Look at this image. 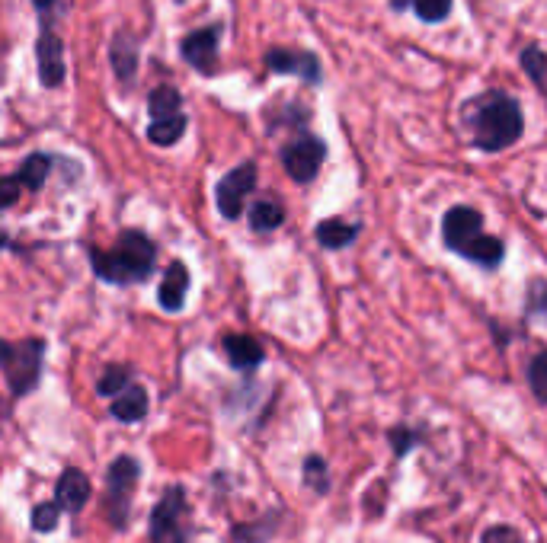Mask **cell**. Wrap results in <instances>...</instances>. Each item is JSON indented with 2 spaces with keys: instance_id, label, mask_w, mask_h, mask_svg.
I'll list each match as a JSON object with an SVG mask.
<instances>
[{
  "instance_id": "cell-26",
  "label": "cell",
  "mask_w": 547,
  "mask_h": 543,
  "mask_svg": "<svg viewBox=\"0 0 547 543\" xmlns=\"http://www.w3.org/2000/svg\"><path fill=\"white\" fill-rule=\"evenodd\" d=\"M528 384H532L535 400L544 403L547 400V355L544 352H538L532 358V365H528Z\"/></svg>"
},
{
  "instance_id": "cell-25",
  "label": "cell",
  "mask_w": 547,
  "mask_h": 543,
  "mask_svg": "<svg viewBox=\"0 0 547 543\" xmlns=\"http://www.w3.org/2000/svg\"><path fill=\"white\" fill-rule=\"evenodd\" d=\"M125 387H128V368L125 365H112L100 377V384H96V393H100V397H116V393H122Z\"/></svg>"
},
{
  "instance_id": "cell-33",
  "label": "cell",
  "mask_w": 547,
  "mask_h": 543,
  "mask_svg": "<svg viewBox=\"0 0 547 543\" xmlns=\"http://www.w3.org/2000/svg\"><path fill=\"white\" fill-rule=\"evenodd\" d=\"M32 4H36L39 10H52V4H55V0H32Z\"/></svg>"
},
{
  "instance_id": "cell-23",
  "label": "cell",
  "mask_w": 547,
  "mask_h": 543,
  "mask_svg": "<svg viewBox=\"0 0 547 543\" xmlns=\"http://www.w3.org/2000/svg\"><path fill=\"white\" fill-rule=\"evenodd\" d=\"M282 221H285V215L276 202H256L250 208V227L256 230V234H269V230L282 227Z\"/></svg>"
},
{
  "instance_id": "cell-7",
  "label": "cell",
  "mask_w": 547,
  "mask_h": 543,
  "mask_svg": "<svg viewBox=\"0 0 547 543\" xmlns=\"http://www.w3.org/2000/svg\"><path fill=\"white\" fill-rule=\"evenodd\" d=\"M138 473H141L138 460H135V457H128V454H122V457L112 460V467H109V473H106V486H109V499H112V505H109V518L116 521V528H122V524H125L128 492H132V486H135V480H138Z\"/></svg>"
},
{
  "instance_id": "cell-3",
  "label": "cell",
  "mask_w": 547,
  "mask_h": 543,
  "mask_svg": "<svg viewBox=\"0 0 547 543\" xmlns=\"http://www.w3.org/2000/svg\"><path fill=\"white\" fill-rule=\"evenodd\" d=\"M42 352L45 342L42 339H23L10 345V358H7V384L16 397H26V393L36 387L39 371H42Z\"/></svg>"
},
{
  "instance_id": "cell-30",
  "label": "cell",
  "mask_w": 547,
  "mask_h": 543,
  "mask_svg": "<svg viewBox=\"0 0 547 543\" xmlns=\"http://www.w3.org/2000/svg\"><path fill=\"white\" fill-rule=\"evenodd\" d=\"M416 441H420V438H416L410 429H391V448H394L397 454H407Z\"/></svg>"
},
{
  "instance_id": "cell-18",
  "label": "cell",
  "mask_w": 547,
  "mask_h": 543,
  "mask_svg": "<svg viewBox=\"0 0 547 543\" xmlns=\"http://www.w3.org/2000/svg\"><path fill=\"white\" fill-rule=\"evenodd\" d=\"M148 112H151V122H160V119H173V115L183 112V96L176 87L164 84V87H154L151 96H148Z\"/></svg>"
},
{
  "instance_id": "cell-27",
  "label": "cell",
  "mask_w": 547,
  "mask_h": 543,
  "mask_svg": "<svg viewBox=\"0 0 547 543\" xmlns=\"http://www.w3.org/2000/svg\"><path fill=\"white\" fill-rule=\"evenodd\" d=\"M304 483H308L314 492H327L330 489L327 464L320 457H308V460H304Z\"/></svg>"
},
{
  "instance_id": "cell-21",
  "label": "cell",
  "mask_w": 547,
  "mask_h": 543,
  "mask_svg": "<svg viewBox=\"0 0 547 543\" xmlns=\"http://www.w3.org/2000/svg\"><path fill=\"white\" fill-rule=\"evenodd\" d=\"M397 10L413 7V13L420 16L423 23H442L448 13H452V0H394Z\"/></svg>"
},
{
  "instance_id": "cell-1",
  "label": "cell",
  "mask_w": 547,
  "mask_h": 543,
  "mask_svg": "<svg viewBox=\"0 0 547 543\" xmlns=\"http://www.w3.org/2000/svg\"><path fill=\"white\" fill-rule=\"evenodd\" d=\"M464 122L471 128L474 144L487 154L512 147L522 138V128H525L522 106L500 90H487L484 96L471 100L468 109H464Z\"/></svg>"
},
{
  "instance_id": "cell-29",
  "label": "cell",
  "mask_w": 547,
  "mask_h": 543,
  "mask_svg": "<svg viewBox=\"0 0 547 543\" xmlns=\"http://www.w3.org/2000/svg\"><path fill=\"white\" fill-rule=\"evenodd\" d=\"M20 183H16V176H0V208H10L20 202Z\"/></svg>"
},
{
  "instance_id": "cell-17",
  "label": "cell",
  "mask_w": 547,
  "mask_h": 543,
  "mask_svg": "<svg viewBox=\"0 0 547 543\" xmlns=\"http://www.w3.org/2000/svg\"><path fill=\"white\" fill-rule=\"evenodd\" d=\"M317 243L327 246V250H343L359 234V224H343L340 218H330V221H320L317 224Z\"/></svg>"
},
{
  "instance_id": "cell-19",
  "label": "cell",
  "mask_w": 547,
  "mask_h": 543,
  "mask_svg": "<svg viewBox=\"0 0 547 543\" xmlns=\"http://www.w3.org/2000/svg\"><path fill=\"white\" fill-rule=\"evenodd\" d=\"M461 256H464V259H471V262H477V266L496 269V266L503 262V243L496 240V237L480 234V237H474L468 246H464Z\"/></svg>"
},
{
  "instance_id": "cell-15",
  "label": "cell",
  "mask_w": 547,
  "mask_h": 543,
  "mask_svg": "<svg viewBox=\"0 0 547 543\" xmlns=\"http://www.w3.org/2000/svg\"><path fill=\"white\" fill-rule=\"evenodd\" d=\"M224 352H228L234 368H256L263 361V345L253 336L244 333H228L224 336Z\"/></svg>"
},
{
  "instance_id": "cell-20",
  "label": "cell",
  "mask_w": 547,
  "mask_h": 543,
  "mask_svg": "<svg viewBox=\"0 0 547 543\" xmlns=\"http://www.w3.org/2000/svg\"><path fill=\"white\" fill-rule=\"evenodd\" d=\"M48 173H52V157H48V154H29V157L23 160L20 173H16V183L36 192V189L45 186Z\"/></svg>"
},
{
  "instance_id": "cell-16",
  "label": "cell",
  "mask_w": 547,
  "mask_h": 543,
  "mask_svg": "<svg viewBox=\"0 0 547 543\" xmlns=\"http://www.w3.org/2000/svg\"><path fill=\"white\" fill-rule=\"evenodd\" d=\"M109 61H112V71H116L122 84H132L135 74H138V45L122 32L109 48Z\"/></svg>"
},
{
  "instance_id": "cell-31",
  "label": "cell",
  "mask_w": 547,
  "mask_h": 543,
  "mask_svg": "<svg viewBox=\"0 0 547 543\" xmlns=\"http://www.w3.org/2000/svg\"><path fill=\"white\" fill-rule=\"evenodd\" d=\"M484 543H522V540H519V534L512 531V528H490L484 534Z\"/></svg>"
},
{
  "instance_id": "cell-11",
  "label": "cell",
  "mask_w": 547,
  "mask_h": 543,
  "mask_svg": "<svg viewBox=\"0 0 547 543\" xmlns=\"http://www.w3.org/2000/svg\"><path fill=\"white\" fill-rule=\"evenodd\" d=\"M36 61H39L42 87L55 90V87L64 84V42L48 26L42 29V36L36 42Z\"/></svg>"
},
{
  "instance_id": "cell-13",
  "label": "cell",
  "mask_w": 547,
  "mask_h": 543,
  "mask_svg": "<svg viewBox=\"0 0 547 543\" xmlns=\"http://www.w3.org/2000/svg\"><path fill=\"white\" fill-rule=\"evenodd\" d=\"M186 291H189V272L183 262H170L167 272H164V285L157 291V301L164 310L176 314V310H183L186 304Z\"/></svg>"
},
{
  "instance_id": "cell-10",
  "label": "cell",
  "mask_w": 547,
  "mask_h": 543,
  "mask_svg": "<svg viewBox=\"0 0 547 543\" xmlns=\"http://www.w3.org/2000/svg\"><path fill=\"white\" fill-rule=\"evenodd\" d=\"M484 234V218H480V211L471 208V205H455L448 215L442 218V237H445V246L448 250L461 253L464 246H468L474 237Z\"/></svg>"
},
{
  "instance_id": "cell-32",
  "label": "cell",
  "mask_w": 547,
  "mask_h": 543,
  "mask_svg": "<svg viewBox=\"0 0 547 543\" xmlns=\"http://www.w3.org/2000/svg\"><path fill=\"white\" fill-rule=\"evenodd\" d=\"M7 358H10V345L0 339V365H7Z\"/></svg>"
},
{
  "instance_id": "cell-28",
  "label": "cell",
  "mask_w": 547,
  "mask_h": 543,
  "mask_svg": "<svg viewBox=\"0 0 547 543\" xmlns=\"http://www.w3.org/2000/svg\"><path fill=\"white\" fill-rule=\"evenodd\" d=\"M58 518H61V512H58V505H55V502H42V505L32 508V528H36L39 534L55 531Z\"/></svg>"
},
{
  "instance_id": "cell-5",
  "label": "cell",
  "mask_w": 547,
  "mask_h": 543,
  "mask_svg": "<svg viewBox=\"0 0 547 543\" xmlns=\"http://www.w3.org/2000/svg\"><path fill=\"white\" fill-rule=\"evenodd\" d=\"M324 157H327V144L320 138H298L282 147V167L301 186L311 183V179L320 173Z\"/></svg>"
},
{
  "instance_id": "cell-9",
  "label": "cell",
  "mask_w": 547,
  "mask_h": 543,
  "mask_svg": "<svg viewBox=\"0 0 547 543\" xmlns=\"http://www.w3.org/2000/svg\"><path fill=\"white\" fill-rule=\"evenodd\" d=\"M221 32L224 26L215 23V26H202L196 32H189V36L183 39L180 52L183 58L196 68L199 74H215L218 71V42H221Z\"/></svg>"
},
{
  "instance_id": "cell-14",
  "label": "cell",
  "mask_w": 547,
  "mask_h": 543,
  "mask_svg": "<svg viewBox=\"0 0 547 543\" xmlns=\"http://www.w3.org/2000/svg\"><path fill=\"white\" fill-rule=\"evenodd\" d=\"M109 413L119 422H141L144 416H148V393H144L141 384H128L122 393H116Z\"/></svg>"
},
{
  "instance_id": "cell-8",
  "label": "cell",
  "mask_w": 547,
  "mask_h": 543,
  "mask_svg": "<svg viewBox=\"0 0 547 543\" xmlns=\"http://www.w3.org/2000/svg\"><path fill=\"white\" fill-rule=\"evenodd\" d=\"M266 71L272 74H292L301 77L304 84H320V58L304 48H269L266 52Z\"/></svg>"
},
{
  "instance_id": "cell-12",
  "label": "cell",
  "mask_w": 547,
  "mask_h": 543,
  "mask_svg": "<svg viewBox=\"0 0 547 543\" xmlns=\"http://www.w3.org/2000/svg\"><path fill=\"white\" fill-rule=\"evenodd\" d=\"M90 499V480L80 470L68 467L58 476V486H55V505L58 512H80Z\"/></svg>"
},
{
  "instance_id": "cell-6",
  "label": "cell",
  "mask_w": 547,
  "mask_h": 543,
  "mask_svg": "<svg viewBox=\"0 0 547 543\" xmlns=\"http://www.w3.org/2000/svg\"><path fill=\"white\" fill-rule=\"evenodd\" d=\"M186 508V496L180 486H170L164 492V499L154 505L151 512V540L154 543H186L183 528H180V515Z\"/></svg>"
},
{
  "instance_id": "cell-2",
  "label": "cell",
  "mask_w": 547,
  "mask_h": 543,
  "mask_svg": "<svg viewBox=\"0 0 547 543\" xmlns=\"http://www.w3.org/2000/svg\"><path fill=\"white\" fill-rule=\"evenodd\" d=\"M93 272L112 285H132L154 269V243L141 230H122L116 250H93Z\"/></svg>"
},
{
  "instance_id": "cell-4",
  "label": "cell",
  "mask_w": 547,
  "mask_h": 543,
  "mask_svg": "<svg viewBox=\"0 0 547 543\" xmlns=\"http://www.w3.org/2000/svg\"><path fill=\"white\" fill-rule=\"evenodd\" d=\"M253 189H256V163H240L231 173H224L221 183L215 186V202H218L221 218L237 221Z\"/></svg>"
},
{
  "instance_id": "cell-34",
  "label": "cell",
  "mask_w": 547,
  "mask_h": 543,
  "mask_svg": "<svg viewBox=\"0 0 547 543\" xmlns=\"http://www.w3.org/2000/svg\"><path fill=\"white\" fill-rule=\"evenodd\" d=\"M0 246H4V237H0Z\"/></svg>"
},
{
  "instance_id": "cell-24",
  "label": "cell",
  "mask_w": 547,
  "mask_h": 543,
  "mask_svg": "<svg viewBox=\"0 0 547 543\" xmlns=\"http://www.w3.org/2000/svg\"><path fill=\"white\" fill-rule=\"evenodd\" d=\"M519 61H522L525 74L532 77V84H535L538 90H544V52H541V45H525V48H522V55H519Z\"/></svg>"
},
{
  "instance_id": "cell-22",
  "label": "cell",
  "mask_w": 547,
  "mask_h": 543,
  "mask_svg": "<svg viewBox=\"0 0 547 543\" xmlns=\"http://www.w3.org/2000/svg\"><path fill=\"white\" fill-rule=\"evenodd\" d=\"M186 135V115H173V119H160V122H151L148 128V138L160 147H173Z\"/></svg>"
}]
</instances>
